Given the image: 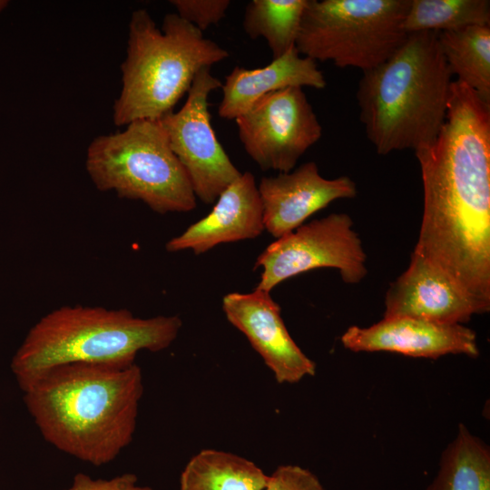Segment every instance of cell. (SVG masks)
Wrapping results in <instances>:
<instances>
[{
	"label": "cell",
	"instance_id": "1",
	"mask_svg": "<svg viewBox=\"0 0 490 490\" xmlns=\"http://www.w3.org/2000/svg\"><path fill=\"white\" fill-rule=\"evenodd\" d=\"M423 215L413 252L452 278L480 313L490 309V104L451 83L436 137L415 151Z\"/></svg>",
	"mask_w": 490,
	"mask_h": 490
},
{
	"label": "cell",
	"instance_id": "2",
	"mask_svg": "<svg viewBox=\"0 0 490 490\" xmlns=\"http://www.w3.org/2000/svg\"><path fill=\"white\" fill-rule=\"evenodd\" d=\"M143 377L136 364L72 363L54 367L23 390L25 407L46 442L101 466L132 441Z\"/></svg>",
	"mask_w": 490,
	"mask_h": 490
},
{
	"label": "cell",
	"instance_id": "3",
	"mask_svg": "<svg viewBox=\"0 0 490 490\" xmlns=\"http://www.w3.org/2000/svg\"><path fill=\"white\" fill-rule=\"evenodd\" d=\"M452 82L435 32L407 34L390 57L363 72L359 119L377 152L430 143L445 122Z\"/></svg>",
	"mask_w": 490,
	"mask_h": 490
},
{
	"label": "cell",
	"instance_id": "4",
	"mask_svg": "<svg viewBox=\"0 0 490 490\" xmlns=\"http://www.w3.org/2000/svg\"><path fill=\"white\" fill-rule=\"evenodd\" d=\"M182 326L178 316L138 318L126 309L64 306L28 331L11 362L21 389L60 365L85 363L128 367L141 350L169 348Z\"/></svg>",
	"mask_w": 490,
	"mask_h": 490
},
{
	"label": "cell",
	"instance_id": "5",
	"mask_svg": "<svg viewBox=\"0 0 490 490\" xmlns=\"http://www.w3.org/2000/svg\"><path fill=\"white\" fill-rule=\"evenodd\" d=\"M229 55L176 13L166 15L159 29L147 10L133 11L113 122L126 126L136 120L162 119L173 112L201 69Z\"/></svg>",
	"mask_w": 490,
	"mask_h": 490
},
{
	"label": "cell",
	"instance_id": "6",
	"mask_svg": "<svg viewBox=\"0 0 490 490\" xmlns=\"http://www.w3.org/2000/svg\"><path fill=\"white\" fill-rule=\"evenodd\" d=\"M85 168L98 190L141 201L160 214L196 207L189 177L160 120H136L123 131L97 136L87 148Z\"/></svg>",
	"mask_w": 490,
	"mask_h": 490
},
{
	"label": "cell",
	"instance_id": "7",
	"mask_svg": "<svg viewBox=\"0 0 490 490\" xmlns=\"http://www.w3.org/2000/svg\"><path fill=\"white\" fill-rule=\"evenodd\" d=\"M409 0H308L296 48L315 62L368 71L404 43Z\"/></svg>",
	"mask_w": 490,
	"mask_h": 490
},
{
	"label": "cell",
	"instance_id": "8",
	"mask_svg": "<svg viewBox=\"0 0 490 490\" xmlns=\"http://www.w3.org/2000/svg\"><path fill=\"white\" fill-rule=\"evenodd\" d=\"M366 261L351 217L331 213L270 243L255 263V268L262 269L256 289L270 292L285 279L318 268L337 269L344 282L356 284L368 273Z\"/></svg>",
	"mask_w": 490,
	"mask_h": 490
},
{
	"label": "cell",
	"instance_id": "9",
	"mask_svg": "<svg viewBox=\"0 0 490 490\" xmlns=\"http://www.w3.org/2000/svg\"><path fill=\"white\" fill-rule=\"evenodd\" d=\"M221 85L211 67L201 69L181 108L160 119L195 196L206 204L215 202L241 174L219 142L211 123L209 96Z\"/></svg>",
	"mask_w": 490,
	"mask_h": 490
},
{
	"label": "cell",
	"instance_id": "10",
	"mask_svg": "<svg viewBox=\"0 0 490 490\" xmlns=\"http://www.w3.org/2000/svg\"><path fill=\"white\" fill-rule=\"evenodd\" d=\"M247 154L262 170L289 172L322 135L321 124L301 87L260 98L235 119Z\"/></svg>",
	"mask_w": 490,
	"mask_h": 490
},
{
	"label": "cell",
	"instance_id": "11",
	"mask_svg": "<svg viewBox=\"0 0 490 490\" xmlns=\"http://www.w3.org/2000/svg\"><path fill=\"white\" fill-rule=\"evenodd\" d=\"M222 309L228 321L242 332L260 355L279 384H295L316 374L315 363L295 343L270 292L225 295Z\"/></svg>",
	"mask_w": 490,
	"mask_h": 490
},
{
	"label": "cell",
	"instance_id": "12",
	"mask_svg": "<svg viewBox=\"0 0 490 490\" xmlns=\"http://www.w3.org/2000/svg\"><path fill=\"white\" fill-rule=\"evenodd\" d=\"M340 340L354 352L387 351L427 358L448 354L479 356L475 332L464 324L409 317L383 318L368 328L352 326Z\"/></svg>",
	"mask_w": 490,
	"mask_h": 490
},
{
	"label": "cell",
	"instance_id": "13",
	"mask_svg": "<svg viewBox=\"0 0 490 490\" xmlns=\"http://www.w3.org/2000/svg\"><path fill=\"white\" fill-rule=\"evenodd\" d=\"M258 191L264 228L276 239L295 230L332 201L354 198L358 192L349 177L324 178L314 162L289 172L262 178Z\"/></svg>",
	"mask_w": 490,
	"mask_h": 490
},
{
	"label": "cell",
	"instance_id": "14",
	"mask_svg": "<svg viewBox=\"0 0 490 490\" xmlns=\"http://www.w3.org/2000/svg\"><path fill=\"white\" fill-rule=\"evenodd\" d=\"M383 318L409 317L464 324L481 314L468 294L446 272L412 252L407 269L385 296Z\"/></svg>",
	"mask_w": 490,
	"mask_h": 490
},
{
	"label": "cell",
	"instance_id": "15",
	"mask_svg": "<svg viewBox=\"0 0 490 490\" xmlns=\"http://www.w3.org/2000/svg\"><path fill=\"white\" fill-rule=\"evenodd\" d=\"M265 230L263 207L252 173H241L217 198L211 211L172 238L165 245L169 252L191 250L201 254L213 247L254 239Z\"/></svg>",
	"mask_w": 490,
	"mask_h": 490
},
{
	"label": "cell",
	"instance_id": "16",
	"mask_svg": "<svg viewBox=\"0 0 490 490\" xmlns=\"http://www.w3.org/2000/svg\"><path fill=\"white\" fill-rule=\"evenodd\" d=\"M326 85L317 62L301 56L295 46L264 67L236 66L221 85L218 113L221 118L235 120L270 93L289 87L324 89Z\"/></svg>",
	"mask_w": 490,
	"mask_h": 490
},
{
	"label": "cell",
	"instance_id": "17",
	"mask_svg": "<svg viewBox=\"0 0 490 490\" xmlns=\"http://www.w3.org/2000/svg\"><path fill=\"white\" fill-rule=\"evenodd\" d=\"M268 479L269 475L251 460L206 448L185 465L179 490H264Z\"/></svg>",
	"mask_w": 490,
	"mask_h": 490
},
{
	"label": "cell",
	"instance_id": "18",
	"mask_svg": "<svg viewBox=\"0 0 490 490\" xmlns=\"http://www.w3.org/2000/svg\"><path fill=\"white\" fill-rule=\"evenodd\" d=\"M438 43L452 76L490 104V25L438 33Z\"/></svg>",
	"mask_w": 490,
	"mask_h": 490
},
{
	"label": "cell",
	"instance_id": "19",
	"mask_svg": "<svg viewBox=\"0 0 490 490\" xmlns=\"http://www.w3.org/2000/svg\"><path fill=\"white\" fill-rule=\"evenodd\" d=\"M426 490H490V450L460 424L443 451L439 470Z\"/></svg>",
	"mask_w": 490,
	"mask_h": 490
},
{
	"label": "cell",
	"instance_id": "20",
	"mask_svg": "<svg viewBox=\"0 0 490 490\" xmlns=\"http://www.w3.org/2000/svg\"><path fill=\"white\" fill-rule=\"evenodd\" d=\"M308 0H252L245 8L242 26L255 40L263 38L277 59L295 47Z\"/></svg>",
	"mask_w": 490,
	"mask_h": 490
},
{
	"label": "cell",
	"instance_id": "21",
	"mask_svg": "<svg viewBox=\"0 0 490 490\" xmlns=\"http://www.w3.org/2000/svg\"><path fill=\"white\" fill-rule=\"evenodd\" d=\"M472 25H490L488 0H409L403 21L407 34L442 33Z\"/></svg>",
	"mask_w": 490,
	"mask_h": 490
},
{
	"label": "cell",
	"instance_id": "22",
	"mask_svg": "<svg viewBox=\"0 0 490 490\" xmlns=\"http://www.w3.org/2000/svg\"><path fill=\"white\" fill-rule=\"evenodd\" d=\"M170 3L181 18L201 32L221 21L230 5L229 0H172Z\"/></svg>",
	"mask_w": 490,
	"mask_h": 490
},
{
	"label": "cell",
	"instance_id": "23",
	"mask_svg": "<svg viewBox=\"0 0 490 490\" xmlns=\"http://www.w3.org/2000/svg\"><path fill=\"white\" fill-rule=\"evenodd\" d=\"M264 490H324L318 478L297 465L278 466L270 475Z\"/></svg>",
	"mask_w": 490,
	"mask_h": 490
},
{
	"label": "cell",
	"instance_id": "24",
	"mask_svg": "<svg viewBox=\"0 0 490 490\" xmlns=\"http://www.w3.org/2000/svg\"><path fill=\"white\" fill-rule=\"evenodd\" d=\"M67 490H153L147 485H141L138 477L131 473L122 474L110 479L92 478L78 473L73 479L72 485Z\"/></svg>",
	"mask_w": 490,
	"mask_h": 490
},
{
	"label": "cell",
	"instance_id": "25",
	"mask_svg": "<svg viewBox=\"0 0 490 490\" xmlns=\"http://www.w3.org/2000/svg\"><path fill=\"white\" fill-rule=\"evenodd\" d=\"M7 1L0 0V12L7 5Z\"/></svg>",
	"mask_w": 490,
	"mask_h": 490
}]
</instances>
